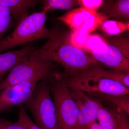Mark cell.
Returning <instances> with one entry per match:
<instances>
[{
    "label": "cell",
    "mask_w": 129,
    "mask_h": 129,
    "mask_svg": "<svg viewBox=\"0 0 129 129\" xmlns=\"http://www.w3.org/2000/svg\"><path fill=\"white\" fill-rule=\"evenodd\" d=\"M38 50L42 55L59 63L64 68L62 73L64 76H72L89 69L102 67L93 57L73 46L67 32L53 30L47 41Z\"/></svg>",
    "instance_id": "1"
},
{
    "label": "cell",
    "mask_w": 129,
    "mask_h": 129,
    "mask_svg": "<svg viewBox=\"0 0 129 129\" xmlns=\"http://www.w3.org/2000/svg\"><path fill=\"white\" fill-rule=\"evenodd\" d=\"M47 79L53 94L57 129H76L79 108L61 74L52 73Z\"/></svg>",
    "instance_id": "2"
},
{
    "label": "cell",
    "mask_w": 129,
    "mask_h": 129,
    "mask_svg": "<svg viewBox=\"0 0 129 129\" xmlns=\"http://www.w3.org/2000/svg\"><path fill=\"white\" fill-rule=\"evenodd\" d=\"M46 13L35 12L23 19L13 32L0 41V54L8 49L40 39L48 38L53 30L45 26Z\"/></svg>",
    "instance_id": "3"
},
{
    "label": "cell",
    "mask_w": 129,
    "mask_h": 129,
    "mask_svg": "<svg viewBox=\"0 0 129 129\" xmlns=\"http://www.w3.org/2000/svg\"><path fill=\"white\" fill-rule=\"evenodd\" d=\"M53 62L42 55L38 49L26 55L0 84V90L35 79L41 80L52 73Z\"/></svg>",
    "instance_id": "4"
},
{
    "label": "cell",
    "mask_w": 129,
    "mask_h": 129,
    "mask_svg": "<svg viewBox=\"0 0 129 129\" xmlns=\"http://www.w3.org/2000/svg\"><path fill=\"white\" fill-rule=\"evenodd\" d=\"M47 77L37 83L32 96L23 106L32 113L35 124L40 128L57 129L55 108Z\"/></svg>",
    "instance_id": "5"
},
{
    "label": "cell",
    "mask_w": 129,
    "mask_h": 129,
    "mask_svg": "<svg viewBox=\"0 0 129 129\" xmlns=\"http://www.w3.org/2000/svg\"><path fill=\"white\" fill-rule=\"evenodd\" d=\"M63 79L68 87L89 94L100 93L108 94L129 95V88L118 81L105 78L97 74L92 68L84 70Z\"/></svg>",
    "instance_id": "6"
},
{
    "label": "cell",
    "mask_w": 129,
    "mask_h": 129,
    "mask_svg": "<svg viewBox=\"0 0 129 129\" xmlns=\"http://www.w3.org/2000/svg\"><path fill=\"white\" fill-rule=\"evenodd\" d=\"M109 18L102 13L80 7L70 11L57 19L67 24L73 31L90 34L100 27Z\"/></svg>",
    "instance_id": "7"
},
{
    "label": "cell",
    "mask_w": 129,
    "mask_h": 129,
    "mask_svg": "<svg viewBox=\"0 0 129 129\" xmlns=\"http://www.w3.org/2000/svg\"><path fill=\"white\" fill-rule=\"evenodd\" d=\"M40 80L34 79L0 90V114L23 105L32 96L36 85Z\"/></svg>",
    "instance_id": "8"
},
{
    "label": "cell",
    "mask_w": 129,
    "mask_h": 129,
    "mask_svg": "<svg viewBox=\"0 0 129 129\" xmlns=\"http://www.w3.org/2000/svg\"><path fill=\"white\" fill-rule=\"evenodd\" d=\"M75 90V89H74ZM70 90L79 108L76 129H90L91 125L97 119L101 102L91 99L84 94V92L75 90Z\"/></svg>",
    "instance_id": "9"
},
{
    "label": "cell",
    "mask_w": 129,
    "mask_h": 129,
    "mask_svg": "<svg viewBox=\"0 0 129 129\" xmlns=\"http://www.w3.org/2000/svg\"><path fill=\"white\" fill-rule=\"evenodd\" d=\"M90 53L98 62L102 63L111 69L129 73V58L113 46L108 44L107 50L105 52Z\"/></svg>",
    "instance_id": "10"
},
{
    "label": "cell",
    "mask_w": 129,
    "mask_h": 129,
    "mask_svg": "<svg viewBox=\"0 0 129 129\" xmlns=\"http://www.w3.org/2000/svg\"><path fill=\"white\" fill-rule=\"evenodd\" d=\"M37 49L31 44L16 51H8L0 54V84L5 79V76L28 53Z\"/></svg>",
    "instance_id": "11"
},
{
    "label": "cell",
    "mask_w": 129,
    "mask_h": 129,
    "mask_svg": "<svg viewBox=\"0 0 129 129\" xmlns=\"http://www.w3.org/2000/svg\"><path fill=\"white\" fill-rule=\"evenodd\" d=\"M42 1L38 0H0V5L8 8L11 15L17 24L28 16V10Z\"/></svg>",
    "instance_id": "12"
},
{
    "label": "cell",
    "mask_w": 129,
    "mask_h": 129,
    "mask_svg": "<svg viewBox=\"0 0 129 129\" xmlns=\"http://www.w3.org/2000/svg\"><path fill=\"white\" fill-rule=\"evenodd\" d=\"M97 119L104 129H119L116 109L106 107L100 103Z\"/></svg>",
    "instance_id": "13"
},
{
    "label": "cell",
    "mask_w": 129,
    "mask_h": 129,
    "mask_svg": "<svg viewBox=\"0 0 129 129\" xmlns=\"http://www.w3.org/2000/svg\"><path fill=\"white\" fill-rule=\"evenodd\" d=\"M104 15L108 17L128 19L129 17V0L115 1L109 5L104 10Z\"/></svg>",
    "instance_id": "14"
},
{
    "label": "cell",
    "mask_w": 129,
    "mask_h": 129,
    "mask_svg": "<svg viewBox=\"0 0 129 129\" xmlns=\"http://www.w3.org/2000/svg\"><path fill=\"white\" fill-rule=\"evenodd\" d=\"M91 96L96 97L107 100L117 106L118 108L129 114V95H118L108 94L100 93L88 94Z\"/></svg>",
    "instance_id": "15"
},
{
    "label": "cell",
    "mask_w": 129,
    "mask_h": 129,
    "mask_svg": "<svg viewBox=\"0 0 129 129\" xmlns=\"http://www.w3.org/2000/svg\"><path fill=\"white\" fill-rule=\"evenodd\" d=\"M94 70L100 76L118 81L129 88V73L114 70L105 69L100 67H96Z\"/></svg>",
    "instance_id": "16"
},
{
    "label": "cell",
    "mask_w": 129,
    "mask_h": 129,
    "mask_svg": "<svg viewBox=\"0 0 129 129\" xmlns=\"http://www.w3.org/2000/svg\"><path fill=\"white\" fill-rule=\"evenodd\" d=\"M101 29L108 35L114 36L129 30V22L124 23L113 20H106L100 26Z\"/></svg>",
    "instance_id": "17"
},
{
    "label": "cell",
    "mask_w": 129,
    "mask_h": 129,
    "mask_svg": "<svg viewBox=\"0 0 129 129\" xmlns=\"http://www.w3.org/2000/svg\"><path fill=\"white\" fill-rule=\"evenodd\" d=\"M108 45L107 42L99 35H90L85 50L90 53H102L107 50Z\"/></svg>",
    "instance_id": "18"
},
{
    "label": "cell",
    "mask_w": 129,
    "mask_h": 129,
    "mask_svg": "<svg viewBox=\"0 0 129 129\" xmlns=\"http://www.w3.org/2000/svg\"><path fill=\"white\" fill-rule=\"evenodd\" d=\"M42 1V11L46 13L49 11L56 9L70 10L78 3V1L74 0H45Z\"/></svg>",
    "instance_id": "19"
},
{
    "label": "cell",
    "mask_w": 129,
    "mask_h": 129,
    "mask_svg": "<svg viewBox=\"0 0 129 129\" xmlns=\"http://www.w3.org/2000/svg\"><path fill=\"white\" fill-rule=\"evenodd\" d=\"M14 25L8 8L0 5V41L6 31Z\"/></svg>",
    "instance_id": "20"
},
{
    "label": "cell",
    "mask_w": 129,
    "mask_h": 129,
    "mask_svg": "<svg viewBox=\"0 0 129 129\" xmlns=\"http://www.w3.org/2000/svg\"><path fill=\"white\" fill-rule=\"evenodd\" d=\"M89 34L80 31H73L68 33L69 40L73 46L81 50L85 49Z\"/></svg>",
    "instance_id": "21"
},
{
    "label": "cell",
    "mask_w": 129,
    "mask_h": 129,
    "mask_svg": "<svg viewBox=\"0 0 129 129\" xmlns=\"http://www.w3.org/2000/svg\"><path fill=\"white\" fill-rule=\"evenodd\" d=\"M107 43L118 48L125 56L129 58L128 39L122 37H115L109 40Z\"/></svg>",
    "instance_id": "22"
},
{
    "label": "cell",
    "mask_w": 129,
    "mask_h": 129,
    "mask_svg": "<svg viewBox=\"0 0 129 129\" xmlns=\"http://www.w3.org/2000/svg\"><path fill=\"white\" fill-rule=\"evenodd\" d=\"M19 107V110L18 121L25 129H41L38 127L28 116L23 105H21Z\"/></svg>",
    "instance_id": "23"
},
{
    "label": "cell",
    "mask_w": 129,
    "mask_h": 129,
    "mask_svg": "<svg viewBox=\"0 0 129 129\" xmlns=\"http://www.w3.org/2000/svg\"><path fill=\"white\" fill-rule=\"evenodd\" d=\"M103 1L102 0H80L78 1V3L81 7L96 11V9L101 6Z\"/></svg>",
    "instance_id": "24"
},
{
    "label": "cell",
    "mask_w": 129,
    "mask_h": 129,
    "mask_svg": "<svg viewBox=\"0 0 129 129\" xmlns=\"http://www.w3.org/2000/svg\"><path fill=\"white\" fill-rule=\"evenodd\" d=\"M117 115L119 129H129V123L127 115L125 112L117 108Z\"/></svg>",
    "instance_id": "25"
},
{
    "label": "cell",
    "mask_w": 129,
    "mask_h": 129,
    "mask_svg": "<svg viewBox=\"0 0 129 129\" xmlns=\"http://www.w3.org/2000/svg\"><path fill=\"white\" fill-rule=\"evenodd\" d=\"M0 129H25L18 122H13L0 118Z\"/></svg>",
    "instance_id": "26"
},
{
    "label": "cell",
    "mask_w": 129,
    "mask_h": 129,
    "mask_svg": "<svg viewBox=\"0 0 129 129\" xmlns=\"http://www.w3.org/2000/svg\"><path fill=\"white\" fill-rule=\"evenodd\" d=\"M90 129H104L96 121L93 122L91 125Z\"/></svg>",
    "instance_id": "27"
}]
</instances>
